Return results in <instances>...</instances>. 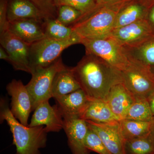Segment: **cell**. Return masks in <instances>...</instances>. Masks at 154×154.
<instances>
[{"label":"cell","mask_w":154,"mask_h":154,"mask_svg":"<svg viewBox=\"0 0 154 154\" xmlns=\"http://www.w3.org/2000/svg\"><path fill=\"white\" fill-rule=\"evenodd\" d=\"M135 98L123 82L118 83L110 89L106 99L110 109L120 120L125 118Z\"/></svg>","instance_id":"obj_15"},{"label":"cell","mask_w":154,"mask_h":154,"mask_svg":"<svg viewBox=\"0 0 154 154\" xmlns=\"http://www.w3.org/2000/svg\"><path fill=\"white\" fill-rule=\"evenodd\" d=\"M0 59L7 61L10 63V56L7 51L2 46H1L0 48Z\"/></svg>","instance_id":"obj_31"},{"label":"cell","mask_w":154,"mask_h":154,"mask_svg":"<svg viewBox=\"0 0 154 154\" xmlns=\"http://www.w3.org/2000/svg\"><path fill=\"white\" fill-rule=\"evenodd\" d=\"M85 143L86 147L90 151H92L99 154H111L103 143L101 138L89 127Z\"/></svg>","instance_id":"obj_27"},{"label":"cell","mask_w":154,"mask_h":154,"mask_svg":"<svg viewBox=\"0 0 154 154\" xmlns=\"http://www.w3.org/2000/svg\"><path fill=\"white\" fill-rule=\"evenodd\" d=\"M152 7L140 0H132L121 9L114 22L113 29L120 28L148 19Z\"/></svg>","instance_id":"obj_16"},{"label":"cell","mask_w":154,"mask_h":154,"mask_svg":"<svg viewBox=\"0 0 154 154\" xmlns=\"http://www.w3.org/2000/svg\"><path fill=\"white\" fill-rule=\"evenodd\" d=\"M72 69L81 89L91 100L106 101L111 88L123 82L121 71L90 54L86 53Z\"/></svg>","instance_id":"obj_1"},{"label":"cell","mask_w":154,"mask_h":154,"mask_svg":"<svg viewBox=\"0 0 154 154\" xmlns=\"http://www.w3.org/2000/svg\"><path fill=\"white\" fill-rule=\"evenodd\" d=\"M66 66L60 57L49 66L31 74L32 78L26 86L31 97L33 111L39 104L52 98L54 79L57 73Z\"/></svg>","instance_id":"obj_7"},{"label":"cell","mask_w":154,"mask_h":154,"mask_svg":"<svg viewBox=\"0 0 154 154\" xmlns=\"http://www.w3.org/2000/svg\"><path fill=\"white\" fill-rule=\"evenodd\" d=\"M123 47L129 57L154 66V33L136 43Z\"/></svg>","instance_id":"obj_20"},{"label":"cell","mask_w":154,"mask_h":154,"mask_svg":"<svg viewBox=\"0 0 154 154\" xmlns=\"http://www.w3.org/2000/svg\"><path fill=\"white\" fill-rule=\"evenodd\" d=\"M11 97V112L20 123L28 126V118L33 111L31 97L26 85L21 80L14 79L6 87Z\"/></svg>","instance_id":"obj_9"},{"label":"cell","mask_w":154,"mask_h":154,"mask_svg":"<svg viewBox=\"0 0 154 154\" xmlns=\"http://www.w3.org/2000/svg\"><path fill=\"white\" fill-rule=\"evenodd\" d=\"M154 118L147 99L135 98L125 118L137 121L150 122Z\"/></svg>","instance_id":"obj_24"},{"label":"cell","mask_w":154,"mask_h":154,"mask_svg":"<svg viewBox=\"0 0 154 154\" xmlns=\"http://www.w3.org/2000/svg\"><path fill=\"white\" fill-rule=\"evenodd\" d=\"M152 71L154 73V66L152 67Z\"/></svg>","instance_id":"obj_37"},{"label":"cell","mask_w":154,"mask_h":154,"mask_svg":"<svg viewBox=\"0 0 154 154\" xmlns=\"http://www.w3.org/2000/svg\"><path fill=\"white\" fill-rule=\"evenodd\" d=\"M8 0H0V34L8 30Z\"/></svg>","instance_id":"obj_30"},{"label":"cell","mask_w":154,"mask_h":154,"mask_svg":"<svg viewBox=\"0 0 154 154\" xmlns=\"http://www.w3.org/2000/svg\"><path fill=\"white\" fill-rule=\"evenodd\" d=\"M54 2L57 8L63 5L71 6L80 11L82 16L91 12L97 5L96 0H55Z\"/></svg>","instance_id":"obj_28"},{"label":"cell","mask_w":154,"mask_h":154,"mask_svg":"<svg viewBox=\"0 0 154 154\" xmlns=\"http://www.w3.org/2000/svg\"><path fill=\"white\" fill-rule=\"evenodd\" d=\"M140 1L147 4L151 7L154 5V0H140Z\"/></svg>","instance_id":"obj_36"},{"label":"cell","mask_w":154,"mask_h":154,"mask_svg":"<svg viewBox=\"0 0 154 154\" xmlns=\"http://www.w3.org/2000/svg\"><path fill=\"white\" fill-rule=\"evenodd\" d=\"M148 137L154 143V119Z\"/></svg>","instance_id":"obj_35"},{"label":"cell","mask_w":154,"mask_h":154,"mask_svg":"<svg viewBox=\"0 0 154 154\" xmlns=\"http://www.w3.org/2000/svg\"><path fill=\"white\" fill-rule=\"evenodd\" d=\"M44 20L46 17L30 0H8L9 22L21 19Z\"/></svg>","instance_id":"obj_18"},{"label":"cell","mask_w":154,"mask_h":154,"mask_svg":"<svg viewBox=\"0 0 154 154\" xmlns=\"http://www.w3.org/2000/svg\"><path fill=\"white\" fill-rule=\"evenodd\" d=\"M80 117L85 120L109 123L120 121L104 100H90L88 106Z\"/></svg>","instance_id":"obj_19"},{"label":"cell","mask_w":154,"mask_h":154,"mask_svg":"<svg viewBox=\"0 0 154 154\" xmlns=\"http://www.w3.org/2000/svg\"><path fill=\"white\" fill-rule=\"evenodd\" d=\"M63 129L72 154H90L85 143L88 130L87 122L78 116L63 115Z\"/></svg>","instance_id":"obj_10"},{"label":"cell","mask_w":154,"mask_h":154,"mask_svg":"<svg viewBox=\"0 0 154 154\" xmlns=\"http://www.w3.org/2000/svg\"><path fill=\"white\" fill-rule=\"evenodd\" d=\"M54 99L62 116L75 115L79 117L91 100L82 89Z\"/></svg>","instance_id":"obj_17"},{"label":"cell","mask_w":154,"mask_h":154,"mask_svg":"<svg viewBox=\"0 0 154 154\" xmlns=\"http://www.w3.org/2000/svg\"><path fill=\"white\" fill-rule=\"evenodd\" d=\"M0 119L6 121L16 147V154H41L39 149L45 147L48 133L44 125L29 127L23 125L11 112L8 102L2 98L0 102Z\"/></svg>","instance_id":"obj_3"},{"label":"cell","mask_w":154,"mask_h":154,"mask_svg":"<svg viewBox=\"0 0 154 154\" xmlns=\"http://www.w3.org/2000/svg\"><path fill=\"white\" fill-rule=\"evenodd\" d=\"M121 1V0H96V5H102L107 3L113 2H117V1Z\"/></svg>","instance_id":"obj_34"},{"label":"cell","mask_w":154,"mask_h":154,"mask_svg":"<svg viewBox=\"0 0 154 154\" xmlns=\"http://www.w3.org/2000/svg\"><path fill=\"white\" fill-rule=\"evenodd\" d=\"M45 20L28 19L9 22L8 31L23 41L32 44L45 38Z\"/></svg>","instance_id":"obj_14"},{"label":"cell","mask_w":154,"mask_h":154,"mask_svg":"<svg viewBox=\"0 0 154 154\" xmlns=\"http://www.w3.org/2000/svg\"><path fill=\"white\" fill-rule=\"evenodd\" d=\"M148 19L154 28V5L152 6L149 11Z\"/></svg>","instance_id":"obj_32"},{"label":"cell","mask_w":154,"mask_h":154,"mask_svg":"<svg viewBox=\"0 0 154 154\" xmlns=\"http://www.w3.org/2000/svg\"><path fill=\"white\" fill-rule=\"evenodd\" d=\"M80 44L85 48L86 53L101 58L120 71L129 63L124 48L110 35L100 38H82Z\"/></svg>","instance_id":"obj_6"},{"label":"cell","mask_w":154,"mask_h":154,"mask_svg":"<svg viewBox=\"0 0 154 154\" xmlns=\"http://www.w3.org/2000/svg\"><path fill=\"white\" fill-rule=\"evenodd\" d=\"M153 33L154 27L148 19H146L113 29L109 35L122 47H125L140 41Z\"/></svg>","instance_id":"obj_13"},{"label":"cell","mask_w":154,"mask_h":154,"mask_svg":"<svg viewBox=\"0 0 154 154\" xmlns=\"http://www.w3.org/2000/svg\"><path fill=\"white\" fill-rule=\"evenodd\" d=\"M132 0H121L97 5L89 13L82 16L71 27L82 38H102L113 30L115 19L119 11Z\"/></svg>","instance_id":"obj_2"},{"label":"cell","mask_w":154,"mask_h":154,"mask_svg":"<svg viewBox=\"0 0 154 154\" xmlns=\"http://www.w3.org/2000/svg\"><path fill=\"white\" fill-rule=\"evenodd\" d=\"M147 99L151 109L152 113L154 116V92L149 96Z\"/></svg>","instance_id":"obj_33"},{"label":"cell","mask_w":154,"mask_h":154,"mask_svg":"<svg viewBox=\"0 0 154 154\" xmlns=\"http://www.w3.org/2000/svg\"><path fill=\"white\" fill-rule=\"evenodd\" d=\"M81 38L75 33L69 39L59 40L42 38L31 44L30 66L31 74L35 71L49 66L60 58L61 54L69 46L80 44Z\"/></svg>","instance_id":"obj_4"},{"label":"cell","mask_w":154,"mask_h":154,"mask_svg":"<svg viewBox=\"0 0 154 154\" xmlns=\"http://www.w3.org/2000/svg\"><path fill=\"white\" fill-rule=\"evenodd\" d=\"M82 16L80 11L66 5L58 7L56 19L63 25L71 26L75 24Z\"/></svg>","instance_id":"obj_26"},{"label":"cell","mask_w":154,"mask_h":154,"mask_svg":"<svg viewBox=\"0 0 154 154\" xmlns=\"http://www.w3.org/2000/svg\"><path fill=\"white\" fill-rule=\"evenodd\" d=\"M126 154H154V143L148 136L128 140L125 142Z\"/></svg>","instance_id":"obj_25"},{"label":"cell","mask_w":154,"mask_h":154,"mask_svg":"<svg viewBox=\"0 0 154 154\" xmlns=\"http://www.w3.org/2000/svg\"><path fill=\"white\" fill-rule=\"evenodd\" d=\"M81 89L72 67L66 66L56 74L52 88V98L64 96Z\"/></svg>","instance_id":"obj_21"},{"label":"cell","mask_w":154,"mask_h":154,"mask_svg":"<svg viewBox=\"0 0 154 154\" xmlns=\"http://www.w3.org/2000/svg\"><path fill=\"white\" fill-rule=\"evenodd\" d=\"M75 32L71 26H66L56 19H48L45 22V37L56 40H66L70 38Z\"/></svg>","instance_id":"obj_23"},{"label":"cell","mask_w":154,"mask_h":154,"mask_svg":"<svg viewBox=\"0 0 154 154\" xmlns=\"http://www.w3.org/2000/svg\"><path fill=\"white\" fill-rule=\"evenodd\" d=\"M154 119L150 122L137 121L126 119L119 121V129L125 140L148 136Z\"/></svg>","instance_id":"obj_22"},{"label":"cell","mask_w":154,"mask_h":154,"mask_svg":"<svg viewBox=\"0 0 154 154\" xmlns=\"http://www.w3.org/2000/svg\"><path fill=\"white\" fill-rule=\"evenodd\" d=\"M44 125L47 133L59 132L63 129L62 114L57 105L51 106L49 100L45 101L36 107L32 115L29 127Z\"/></svg>","instance_id":"obj_12"},{"label":"cell","mask_w":154,"mask_h":154,"mask_svg":"<svg viewBox=\"0 0 154 154\" xmlns=\"http://www.w3.org/2000/svg\"><path fill=\"white\" fill-rule=\"evenodd\" d=\"M0 43L10 57V63L16 70L31 74L30 53L31 44L8 30L0 34Z\"/></svg>","instance_id":"obj_8"},{"label":"cell","mask_w":154,"mask_h":154,"mask_svg":"<svg viewBox=\"0 0 154 154\" xmlns=\"http://www.w3.org/2000/svg\"><path fill=\"white\" fill-rule=\"evenodd\" d=\"M46 17V19H56L57 8L55 0H30Z\"/></svg>","instance_id":"obj_29"},{"label":"cell","mask_w":154,"mask_h":154,"mask_svg":"<svg viewBox=\"0 0 154 154\" xmlns=\"http://www.w3.org/2000/svg\"><path fill=\"white\" fill-rule=\"evenodd\" d=\"M128 57L129 63L121 71L122 82L135 98L148 99L154 92L152 67Z\"/></svg>","instance_id":"obj_5"},{"label":"cell","mask_w":154,"mask_h":154,"mask_svg":"<svg viewBox=\"0 0 154 154\" xmlns=\"http://www.w3.org/2000/svg\"><path fill=\"white\" fill-rule=\"evenodd\" d=\"M88 126L101 138L111 154H126L125 140L119 129V122L109 123H97L86 120Z\"/></svg>","instance_id":"obj_11"}]
</instances>
